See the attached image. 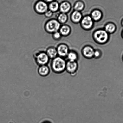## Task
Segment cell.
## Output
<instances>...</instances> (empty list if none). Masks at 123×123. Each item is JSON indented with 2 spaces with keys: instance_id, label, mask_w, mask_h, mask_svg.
<instances>
[{
  "instance_id": "9",
  "label": "cell",
  "mask_w": 123,
  "mask_h": 123,
  "mask_svg": "<svg viewBox=\"0 0 123 123\" xmlns=\"http://www.w3.org/2000/svg\"><path fill=\"white\" fill-rule=\"evenodd\" d=\"M46 53L50 59H54L57 57L58 53L56 48L50 47L47 49Z\"/></svg>"
},
{
  "instance_id": "26",
  "label": "cell",
  "mask_w": 123,
  "mask_h": 123,
  "mask_svg": "<svg viewBox=\"0 0 123 123\" xmlns=\"http://www.w3.org/2000/svg\"></svg>"
},
{
  "instance_id": "19",
  "label": "cell",
  "mask_w": 123,
  "mask_h": 123,
  "mask_svg": "<svg viewBox=\"0 0 123 123\" xmlns=\"http://www.w3.org/2000/svg\"><path fill=\"white\" fill-rule=\"evenodd\" d=\"M84 7V5L83 2L79 1L76 2L74 6V8L75 11L79 12L83 10Z\"/></svg>"
},
{
  "instance_id": "21",
  "label": "cell",
  "mask_w": 123,
  "mask_h": 123,
  "mask_svg": "<svg viewBox=\"0 0 123 123\" xmlns=\"http://www.w3.org/2000/svg\"><path fill=\"white\" fill-rule=\"evenodd\" d=\"M61 37V35L58 31L55 32L52 34L53 38L55 40H58L60 39Z\"/></svg>"
},
{
  "instance_id": "23",
  "label": "cell",
  "mask_w": 123,
  "mask_h": 123,
  "mask_svg": "<svg viewBox=\"0 0 123 123\" xmlns=\"http://www.w3.org/2000/svg\"><path fill=\"white\" fill-rule=\"evenodd\" d=\"M100 55V53L98 50H96L95 51L94 53V56L96 58L99 57Z\"/></svg>"
},
{
  "instance_id": "2",
  "label": "cell",
  "mask_w": 123,
  "mask_h": 123,
  "mask_svg": "<svg viewBox=\"0 0 123 123\" xmlns=\"http://www.w3.org/2000/svg\"><path fill=\"white\" fill-rule=\"evenodd\" d=\"M61 24L56 19H53L48 20L44 26L45 30L47 32L52 34L58 32L61 27Z\"/></svg>"
},
{
  "instance_id": "17",
  "label": "cell",
  "mask_w": 123,
  "mask_h": 123,
  "mask_svg": "<svg viewBox=\"0 0 123 123\" xmlns=\"http://www.w3.org/2000/svg\"><path fill=\"white\" fill-rule=\"evenodd\" d=\"M68 17L66 14L61 13L58 16V21L60 24H64L67 21Z\"/></svg>"
},
{
  "instance_id": "18",
  "label": "cell",
  "mask_w": 123,
  "mask_h": 123,
  "mask_svg": "<svg viewBox=\"0 0 123 123\" xmlns=\"http://www.w3.org/2000/svg\"><path fill=\"white\" fill-rule=\"evenodd\" d=\"M116 27L115 25L112 23L107 24L105 27V31L108 33H112L115 31Z\"/></svg>"
},
{
  "instance_id": "11",
  "label": "cell",
  "mask_w": 123,
  "mask_h": 123,
  "mask_svg": "<svg viewBox=\"0 0 123 123\" xmlns=\"http://www.w3.org/2000/svg\"><path fill=\"white\" fill-rule=\"evenodd\" d=\"M38 72L40 75L42 76H46L49 74L50 69L46 65L40 66L38 68Z\"/></svg>"
},
{
  "instance_id": "16",
  "label": "cell",
  "mask_w": 123,
  "mask_h": 123,
  "mask_svg": "<svg viewBox=\"0 0 123 123\" xmlns=\"http://www.w3.org/2000/svg\"><path fill=\"white\" fill-rule=\"evenodd\" d=\"M59 31L61 36H66L70 33L71 29L69 26L67 25H63L61 26Z\"/></svg>"
},
{
  "instance_id": "22",
  "label": "cell",
  "mask_w": 123,
  "mask_h": 123,
  "mask_svg": "<svg viewBox=\"0 0 123 123\" xmlns=\"http://www.w3.org/2000/svg\"><path fill=\"white\" fill-rule=\"evenodd\" d=\"M53 12L51 11L48 10L44 14L45 16L47 18H49L51 17L53 15Z\"/></svg>"
},
{
  "instance_id": "12",
  "label": "cell",
  "mask_w": 123,
  "mask_h": 123,
  "mask_svg": "<svg viewBox=\"0 0 123 123\" xmlns=\"http://www.w3.org/2000/svg\"><path fill=\"white\" fill-rule=\"evenodd\" d=\"M94 50L92 48L87 46L83 49V53L85 57L88 58H91L94 56Z\"/></svg>"
},
{
  "instance_id": "4",
  "label": "cell",
  "mask_w": 123,
  "mask_h": 123,
  "mask_svg": "<svg viewBox=\"0 0 123 123\" xmlns=\"http://www.w3.org/2000/svg\"><path fill=\"white\" fill-rule=\"evenodd\" d=\"M95 40L100 43H104L106 42L109 38L108 32L105 30H99L96 31L94 34Z\"/></svg>"
},
{
  "instance_id": "10",
  "label": "cell",
  "mask_w": 123,
  "mask_h": 123,
  "mask_svg": "<svg viewBox=\"0 0 123 123\" xmlns=\"http://www.w3.org/2000/svg\"><path fill=\"white\" fill-rule=\"evenodd\" d=\"M71 8V5L69 2L65 1L60 5L59 10L61 13L66 14L69 11Z\"/></svg>"
},
{
  "instance_id": "25",
  "label": "cell",
  "mask_w": 123,
  "mask_h": 123,
  "mask_svg": "<svg viewBox=\"0 0 123 123\" xmlns=\"http://www.w3.org/2000/svg\"><path fill=\"white\" fill-rule=\"evenodd\" d=\"M48 123V122H45V123Z\"/></svg>"
},
{
  "instance_id": "14",
  "label": "cell",
  "mask_w": 123,
  "mask_h": 123,
  "mask_svg": "<svg viewBox=\"0 0 123 123\" xmlns=\"http://www.w3.org/2000/svg\"><path fill=\"white\" fill-rule=\"evenodd\" d=\"M82 15L79 12L74 11L71 15V19L73 22L75 23H79L81 20Z\"/></svg>"
},
{
  "instance_id": "8",
  "label": "cell",
  "mask_w": 123,
  "mask_h": 123,
  "mask_svg": "<svg viewBox=\"0 0 123 123\" xmlns=\"http://www.w3.org/2000/svg\"><path fill=\"white\" fill-rule=\"evenodd\" d=\"M58 55L59 57L62 58L67 56L68 54V48L65 44H61L58 46L56 49Z\"/></svg>"
},
{
  "instance_id": "13",
  "label": "cell",
  "mask_w": 123,
  "mask_h": 123,
  "mask_svg": "<svg viewBox=\"0 0 123 123\" xmlns=\"http://www.w3.org/2000/svg\"><path fill=\"white\" fill-rule=\"evenodd\" d=\"M59 5L58 2L57 1L53 0L52 2L49 3L48 5V8L49 10L53 13L57 11L59 9Z\"/></svg>"
},
{
  "instance_id": "7",
  "label": "cell",
  "mask_w": 123,
  "mask_h": 123,
  "mask_svg": "<svg viewBox=\"0 0 123 123\" xmlns=\"http://www.w3.org/2000/svg\"><path fill=\"white\" fill-rule=\"evenodd\" d=\"M81 24L84 28L85 29H90L92 27L93 25V20L91 17L87 16L82 19Z\"/></svg>"
},
{
  "instance_id": "6",
  "label": "cell",
  "mask_w": 123,
  "mask_h": 123,
  "mask_svg": "<svg viewBox=\"0 0 123 123\" xmlns=\"http://www.w3.org/2000/svg\"><path fill=\"white\" fill-rule=\"evenodd\" d=\"M78 64L76 61H69L66 62L65 70L71 74H75L78 70Z\"/></svg>"
},
{
  "instance_id": "15",
  "label": "cell",
  "mask_w": 123,
  "mask_h": 123,
  "mask_svg": "<svg viewBox=\"0 0 123 123\" xmlns=\"http://www.w3.org/2000/svg\"><path fill=\"white\" fill-rule=\"evenodd\" d=\"M102 15L101 12L98 10H96L91 13V17L93 20L95 21H98L102 18Z\"/></svg>"
},
{
  "instance_id": "20",
  "label": "cell",
  "mask_w": 123,
  "mask_h": 123,
  "mask_svg": "<svg viewBox=\"0 0 123 123\" xmlns=\"http://www.w3.org/2000/svg\"><path fill=\"white\" fill-rule=\"evenodd\" d=\"M67 56L69 61H76L78 58L77 54L73 52L69 53Z\"/></svg>"
},
{
  "instance_id": "24",
  "label": "cell",
  "mask_w": 123,
  "mask_h": 123,
  "mask_svg": "<svg viewBox=\"0 0 123 123\" xmlns=\"http://www.w3.org/2000/svg\"><path fill=\"white\" fill-rule=\"evenodd\" d=\"M122 25H123V21H122Z\"/></svg>"
},
{
  "instance_id": "5",
  "label": "cell",
  "mask_w": 123,
  "mask_h": 123,
  "mask_svg": "<svg viewBox=\"0 0 123 123\" xmlns=\"http://www.w3.org/2000/svg\"><path fill=\"white\" fill-rule=\"evenodd\" d=\"M34 9L37 14H44L48 10V5L44 1H37L35 4Z\"/></svg>"
},
{
  "instance_id": "1",
  "label": "cell",
  "mask_w": 123,
  "mask_h": 123,
  "mask_svg": "<svg viewBox=\"0 0 123 123\" xmlns=\"http://www.w3.org/2000/svg\"><path fill=\"white\" fill-rule=\"evenodd\" d=\"M66 61L63 58L57 56L52 61L51 68L55 73H61L66 70Z\"/></svg>"
},
{
  "instance_id": "3",
  "label": "cell",
  "mask_w": 123,
  "mask_h": 123,
  "mask_svg": "<svg viewBox=\"0 0 123 123\" xmlns=\"http://www.w3.org/2000/svg\"><path fill=\"white\" fill-rule=\"evenodd\" d=\"M34 57L36 63L39 66L47 65L50 59L45 52L43 51L36 53Z\"/></svg>"
}]
</instances>
